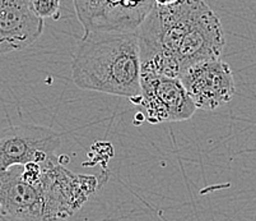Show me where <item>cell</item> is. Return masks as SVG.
I'll use <instances>...</instances> for the list:
<instances>
[{"label": "cell", "mask_w": 256, "mask_h": 221, "mask_svg": "<svg viewBox=\"0 0 256 221\" xmlns=\"http://www.w3.org/2000/svg\"><path fill=\"white\" fill-rule=\"evenodd\" d=\"M142 74L180 78L198 63L220 59L222 23L204 0L153 7L136 31Z\"/></svg>", "instance_id": "1"}, {"label": "cell", "mask_w": 256, "mask_h": 221, "mask_svg": "<svg viewBox=\"0 0 256 221\" xmlns=\"http://www.w3.org/2000/svg\"><path fill=\"white\" fill-rule=\"evenodd\" d=\"M72 78L79 88L140 102V57L136 32L84 35L72 58Z\"/></svg>", "instance_id": "2"}, {"label": "cell", "mask_w": 256, "mask_h": 221, "mask_svg": "<svg viewBox=\"0 0 256 221\" xmlns=\"http://www.w3.org/2000/svg\"><path fill=\"white\" fill-rule=\"evenodd\" d=\"M38 189L42 197L44 221H64L72 217L102 187L97 175L76 174L60 162L41 165Z\"/></svg>", "instance_id": "3"}, {"label": "cell", "mask_w": 256, "mask_h": 221, "mask_svg": "<svg viewBox=\"0 0 256 221\" xmlns=\"http://www.w3.org/2000/svg\"><path fill=\"white\" fill-rule=\"evenodd\" d=\"M84 35L132 34L150 15L154 0H73Z\"/></svg>", "instance_id": "4"}, {"label": "cell", "mask_w": 256, "mask_h": 221, "mask_svg": "<svg viewBox=\"0 0 256 221\" xmlns=\"http://www.w3.org/2000/svg\"><path fill=\"white\" fill-rule=\"evenodd\" d=\"M62 137L52 128L36 124L10 125L0 131V171L16 165H46L59 160Z\"/></svg>", "instance_id": "5"}, {"label": "cell", "mask_w": 256, "mask_h": 221, "mask_svg": "<svg viewBox=\"0 0 256 221\" xmlns=\"http://www.w3.org/2000/svg\"><path fill=\"white\" fill-rule=\"evenodd\" d=\"M138 106L150 124L184 122L196 111L180 80L160 74H142Z\"/></svg>", "instance_id": "6"}, {"label": "cell", "mask_w": 256, "mask_h": 221, "mask_svg": "<svg viewBox=\"0 0 256 221\" xmlns=\"http://www.w3.org/2000/svg\"><path fill=\"white\" fill-rule=\"evenodd\" d=\"M178 80L196 110H216L231 101L236 92L234 72L220 59L198 63Z\"/></svg>", "instance_id": "7"}, {"label": "cell", "mask_w": 256, "mask_h": 221, "mask_svg": "<svg viewBox=\"0 0 256 221\" xmlns=\"http://www.w3.org/2000/svg\"><path fill=\"white\" fill-rule=\"evenodd\" d=\"M44 32V20L32 11L31 0H0V54L23 50Z\"/></svg>", "instance_id": "8"}, {"label": "cell", "mask_w": 256, "mask_h": 221, "mask_svg": "<svg viewBox=\"0 0 256 221\" xmlns=\"http://www.w3.org/2000/svg\"><path fill=\"white\" fill-rule=\"evenodd\" d=\"M23 166L0 171V213L17 221H44V203L38 185L22 178Z\"/></svg>", "instance_id": "9"}, {"label": "cell", "mask_w": 256, "mask_h": 221, "mask_svg": "<svg viewBox=\"0 0 256 221\" xmlns=\"http://www.w3.org/2000/svg\"><path fill=\"white\" fill-rule=\"evenodd\" d=\"M31 7L41 20L58 21L62 17V0H31Z\"/></svg>", "instance_id": "10"}, {"label": "cell", "mask_w": 256, "mask_h": 221, "mask_svg": "<svg viewBox=\"0 0 256 221\" xmlns=\"http://www.w3.org/2000/svg\"><path fill=\"white\" fill-rule=\"evenodd\" d=\"M41 173H42V167L37 162H28V164L23 165L22 170V178L23 180L30 183L32 185H37L41 178Z\"/></svg>", "instance_id": "11"}, {"label": "cell", "mask_w": 256, "mask_h": 221, "mask_svg": "<svg viewBox=\"0 0 256 221\" xmlns=\"http://www.w3.org/2000/svg\"><path fill=\"white\" fill-rule=\"evenodd\" d=\"M178 0H154V3L157 6H171V4L176 3Z\"/></svg>", "instance_id": "12"}]
</instances>
